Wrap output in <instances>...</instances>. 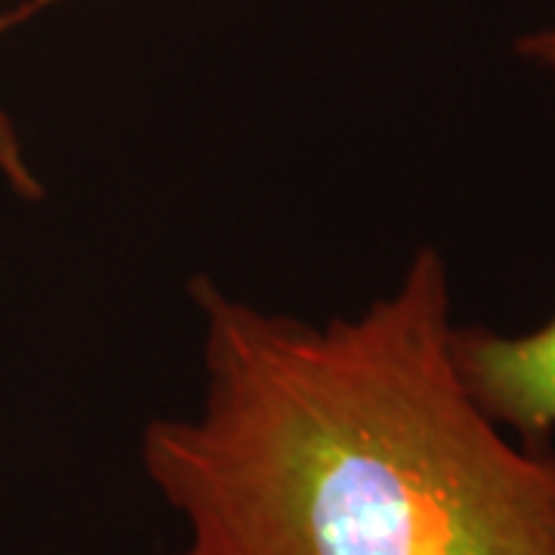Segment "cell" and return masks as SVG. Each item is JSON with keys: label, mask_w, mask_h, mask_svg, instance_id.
<instances>
[{"label": "cell", "mask_w": 555, "mask_h": 555, "mask_svg": "<svg viewBox=\"0 0 555 555\" xmlns=\"http://www.w3.org/2000/svg\"><path fill=\"white\" fill-rule=\"evenodd\" d=\"M189 294L204 392L139 441L179 555H555V451L469 392L436 247L324 324L210 278Z\"/></svg>", "instance_id": "obj_1"}, {"label": "cell", "mask_w": 555, "mask_h": 555, "mask_svg": "<svg viewBox=\"0 0 555 555\" xmlns=\"http://www.w3.org/2000/svg\"><path fill=\"white\" fill-rule=\"evenodd\" d=\"M454 356L488 416L525 444H550L555 436V315L521 334L456 324Z\"/></svg>", "instance_id": "obj_2"}, {"label": "cell", "mask_w": 555, "mask_h": 555, "mask_svg": "<svg viewBox=\"0 0 555 555\" xmlns=\"http://www.w3.org/2000/svg\"><path fill=\"white\" fill-rule=\"evenodd\" d=\"M516 53L518 60H525L528 65L555 75V22L516 38Z\"/></svg>", "instance_id": "obj_3"}]
</instances>
